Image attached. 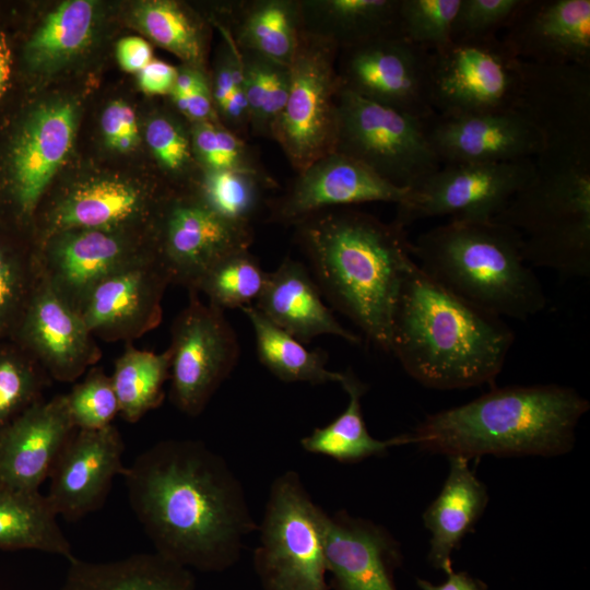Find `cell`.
I'll list each match as a JSON object with an SVG mask.
<instances>
[{
    "label": "cell",
    "instance_id": "cell-1",
    "mask_svg": "<svg viewBox=\"0 0 590 590\" xmlns=\"http://www.w3.org/2000/svg\"><path fill=\"white\" fill-rule=\"evenodd\" d=\"M122 477L154 552L190 570L233 567L246 539L257 532L240 480L201 440H161L141 452Z\"/></svg>",
    "mask_w": 590,
    "mask_h": 590
},
{
    "label": "cell",
    "instance_id": "cell-2",
    "mask_svg": "<svg viewBox=\"0 0 590 590\" xmlns=\"http://www.w3.org/2000/svg\"><path fill=\"white\" fill-rule=\"evenodd\" d=\"M294 225L321 293L390 354L394 312L412 260L404 227L346 206L314 213Z\"/></svg>",
    "mask_w": 590,
    "mask_h": 590
},
{
    "label": "cell",
    "instance_id": "cell-3",
    "mask_svg": "<svg viewBox=\"0 0 590 590\" xmlns=\"http://www.w3.org/2000/svg\"><path fill=\"white\" fill-rule=\"evenodd\" d=\"M515 342L511 328L455 295L413 260L402 282L390 354L418 384L438 390L493 384Z\"/></svg>",
    "mask_w": 590,
    "mask_h": 590
},
{
    "label": "cell",
    "instance_id": "cell-4",
    "mask_svg": "<svg viewBox=\"0 0 590 590\" xmlns=\"http://www.w3.org/2000/svg\"><path fill=\"white\" fill-rule=\"evenodd\" d=\"M590 409L575 389L556 384L508 386L425 417L410 444L468 460L492 455L558 456L571 450Z\"/></svg>",
    "mask_w": 590,
    "mask_h": 590
},
{
    "label": "cell",
    "instance_id": "cell-5",
    "mask_svg": "<svg viewBox=\"0 0 590 590\" xmlns=\"http://www.w3.org/2000/svg\"><path fill=\"white\" fill-rule=\"evenodd\" d=\"M416 264L441 286L500 318L540 314L546 296L523 260L519 235L494 220H449L411 243Z\"/></svg>",
    "mask_w": 590,
    "mask_h": 590
},
{
    "label": "cell",
    "instance_id": "cell-6",
    "mask_svg": "<svg viewBox=\"0 0 590 590\" xmlns=\"http://www.w3.org/2000/svg\"><path fill=\"white\" fill-rule=\"evenodd\" d=\"M534 179L493 220L520 237L531 268L590 276V163L535 158Z\"/></svg>",
    "mask_w": 590,
    "mask_h": 590
},
{
    "label": "cell",
    "instance_id": "cell-7",
    "mask_svg": "<svg viewBox=\"0 0 590 590\" xmlns=\"http://www.w3.org/2000/svg\"><path fill=\"white\" fill-rule=\"evenodd\" d=\"M326 511L295 471L272 482L253 554L264 590H329L323 544Z\"/></svg>",
    "mask_w": 590,
    "mask_h": 590
},
{
    "label": "cell",
    "instance_id": "cell-8",
    "mask_svg": "<svg viewBox=\"0 0 590 590\" xmlns=\"http://www.w3.org/2000/svg\"><path fill=\"white\" fill-rule=\"evenodd\" d=\"M333 152L406 190L416 188L441 166L425 121L342 86L335 99Z\"/></svg>",
    "mask_w": 590,
    "mask_h": 590
},
{
    "label": "cell",
    "instance_id": "cell-9",
    "mask_svg": "<svg viewBox=\"0 0 590 590\" xmlns=\"http://www.w3.org/2000/svg\"><path fill=\"white\" fill-rule=\"evenodd\" d=\"M339 51L331 42L303 31L288 66L287 101L270 138L297 173L333 152Z\"/></svg>",
    "mask_w": 590,
    "mask_h": 590
},
{
    "label": "cell",
    "instance_id": "cell-10",
    "mask_svg": "<svg viewBox=\"0 0 590 590\" xmlns=\"http://www.w3.org/2000/svg\"><path fill=\"white\" fill-rule=\"evenodd\" d=\"M520 60L496 36L430 50L429 94L437 116L512 110Z\"/></svg>",
    "mask_w": 590,
    "mask_h": 590
},
{
    "label": "cell",
    "instance_id": "cell-11",
    "mask_svg": "<svg viewBox=\"0 0 590 590\" xmlns=\"http://www.w3.org/2000/svg\"><path fill=\"white\" fill-rule=\"evenodd\" d=\"M169 399L181 413L200 415L238 363L240 347L224 310L190 291L172 326Z\"/></svg>",
    "mask_w": 590,
    "mask_h": 590
},
{
    "label": "cell",
    "instance_id": "cell-12",
    "mask_svg": "<svg viewBox=\"0 0 590 590\" xmlns=\"http://www.w3.org/2000/svg\"><path fill=\"white\" fill-rule=\"evenodd\" d=\"M514 110L542 135L544 151L538 157L590 163L589 67L520 61Z\"/></svg>",
    "mask_w": 590,
    "mask_h": 590
},
{
    "label": "cell",
    "instance_id": "cell-13",
    "mask_svg": "<svg viewBox=\"0 0 590 590\" xmlns=\"http://www.w3.org/2000/svg\"><path fill=\"white\" fill-rule=\"evenodd\" d=\"M536 175L535 158L499 163L448 164L409 190L394 222L404 227L415 221L493 220Z\"/></svg>",
    "mask_w": 590,
    "mask_h": 590
},
{
    "label": "cell",
    "instance_id": "cell-14",
    "mask_svg": "<svg viewBox=\"0 0 590 590\" xmlns=\"http://www.w3.org/2000/svg\"><path fill=\"white\" fill-rule=\"evenodd\" d=\"M341 86L426 123L435 116L429 94L430 50L390 34L339 51Z\"/></svg>",
    "mask_w": 590,
    "mask_h": 590
},
{
    "label": "cell",
    "instance_id": "cell-15",
    "mask_svg": "<svg viewBox=\"0 0 590 590\" xmlns=\"http://www.w3.org/2000/svg\"><path fill=\"white\" fill-rule=\"evenodd\" d=\"M155 251L170 284L196 291L202 276L224 257L249 249L250 224L225 220L193 194L169 201L152 232Z\"/></svg>",
    "mask_w": 590,
    "mask_h": 590
},
{
    "label": "cell",
    "instance_id": "cell-16",
    "mask_svg": "<svg viewBox=\"0 0 590 590\" xmlns=\"http://www.w3.org/2000/svg\"><path fill=\"white\" fill-rule=\"evenodd\" d=\"M154 250L153 237L86 228L57 233L36 246L40 276L75 311L101 280Z\"/></svg>",
    "mask_w": 590,
    "mask_h": 590
},
{
    "label": "cell",
    "instance_id": "cell-17",
    "mask_svg": "<svg viewBox=\"0 0 590 590\" xmlns=\"http://www.w3.org/2000/svg\"><path fill=\"white\" fill-rule=\"evenodd\" d=\"M170 284L156 251L95 284L78 307L86 328L106 342L131 343L162 321V300Z\"/></svg>",
    "mask_w": 590,
    "mask_h": 590
},
{
    "label": "cell",
    "instance_id": "cell-18",
    "mask_svg": "<svg viewBox=\"0 0 590 590\" xmlns=\"http://www.w3.org/2000/svg\"><path fill=\"white\" fill-rule=\"evenodd\" d=\"M10 340L60 382L75 381L102 357L79 312L40 274Z\"/></svg>",
    "mask_w": 590,
    "mask_h": 590
},
{
    "label": "cell",
    "instance_id": "cell-19",
    "mask_svg": "<svg viewBox=\"0 0 590 590\" xmlns=\"http://www.w3.org/2000/svg\"><path fill=\"white\" fill-rule=\"evenodd\" d=\"M125 444L113 424L101 429H75L49 475L46 495L57 514L79 520L103 507L116 476L123 475Z\"/></svg>",
    "mask_w": 590,
    "mask_h": 590
},
{
    "label": "cell",
    "instance_id": "cell-20",
    "mask_svg": "<svg viewBox=\"0 0 590 590\" xmlns=\"http://www.w3.org/2000/svg\"><path fill=\"white\" fill-rule=\"evenodd\" d=\"M409 190L396 187L361 163L335 152L297 173L291 187L270 202V220L294 224L314 213L365 202L399 205Z\"/></svg>",
    "mask_w": 590,
    "mask_h": 590
},
{
    "label": "cell",
    "instance_id": "cell-21",
    "mask_svg": "<svg viewBox=\"0 0 590 590\" xmlns=\"http://www.w3.org/2000/svg\"><path fill=\"white\" fill-rule=\"evenodd\" d=\"M75 109L60 102L34 110L10 155L9 201L19 222L32 220L52 177L72 146Z\"/></svg>",
    "mask_w": 590,
    "mask_h": 590
},
{
    "label": "cell",
    "instance_id": "cell-22",
    "mask_svg": "<svg viewBox=\"0 0 590 590\" xmlns=\"http://www.w3.org/2000/svg\"><path fill=\"white\" fill-rule=\"evenodd\" d=\"M428 139L441 163L482 164L536 158L544 141L517 110L441 117L427 122Z\"/></svg>",
    "mask_w": 590,
    "mask_h": 590
},
{
    "label": "cell",
    "instance_id": "cell-23",
    "mask_svg": "<svg viewBox=\"0 0 590 590\" xmlns=\"http://www.w3.org/2000/svg\"><path fill=\"white\" fill-rule=\"evenodd\" d=\"M75 430L66 394L40 399L0 427V485L37 492Z\"/></svg>",
    "mask_w": 590,
    "mask_h": 590
},
{
    "label": "cell",
    "instance_id": "cell-24",
    "mask_svg": "<svg viewBox=\"0 0 590 590\" xmlns=\"http://www.w3.org/2000/svg\"><path fill=\"white\" fill-rule=\"evenodd\" d=\"M503 40L520 61L590 64V0H524Z\"/></svg>",
    "mask_w": 590,
    "mask_h": 590
},
{
    "label": "cell",
    "instance_id": "cell-25",
    "mask_svg": "<svg viewBox=\"0 0 590 590\" xmlns=\"http://www.w3.org/2000/svg\"><path fill=\"white\" fill-rule=\"evenodd\" d=\"M323 544L334 590H397L400 545L382 526L343 510L326 512Z\"/></svg>",
    "mask_w": 590,
    "mask_h": 590
},
{
    "label": "cell",
    "instance_id": "cell-26",
    "mask_svg": "<svg viewBox=\"0 0 590 590\" xmlns=\"http://www.w3.org/2000/svg\"><path fill=\"white\" fill-rule=\"evenodd\" d=\"M253 306L275 326L300 341L331 334L359 344L358 334L342 326L324 304L322 293L304 264L286 257L268 273Z\"/></svg>",
    "mask_w": 590,
    "mask_h": 590
},
{
    "label": "cell",
    "instance_id": "cell-27",
    "mask_svg": "<svg viewBox=\"0 0 590 590\" xmlns=\"http://www.w3.org/2000/svg\"><path fill=\"white\" fill-rule=\"evenodd\" d=\"M149 196L120 179H95L64 193L45 216L38 241L70 229L130 231L149 212ZM37 244V245H38Z\"/></svg>",
    "mask_w": 590,
    "mask_h": 590
},
{
    "label": "cell",
    "instance_id": "cell-28",
    "mask_svg": "<svg viewBox=\"0 0 590 590\" xmlns=\"http://www.w3.org/2000/svg\"><path fill=\"white\" fill-rule=\"evenodd\" d=\"M449 461L441 491L423 514L432 533L428 560L447 575L453 571L451 553L472 531L489 500L486 486L475 476L468 459L450 457Z\"/></svg>",
    "mask_w": 590,
    "mask_h": 590
},
{
    "label": "cell",
    "instance_id": "cell-29",
    "mask_svg": "<svg viewBox=\"0 0 590 590\" xmlns=\"http://www.w3.org/2000/svg\"><path fill=\"white\" fill-rule=\"evenodd\" d=\"M217 22L239 51L290 66L303 32L299 0L232 1Z\"/></svg>",
    "mask_w": 590,
    "mask_h": 590
},
{
    "label": "cell",
    "instance_id": "cell-30",
    "mask_svg": "<svg viewBox=\"0 0 590 590\" xmlns=\"http://www.w3.org/2000/svg\"><path fill=\"white\" fill-rule=\"evenodd\" d=\"M68 562L61 590H196L190 569L156 552L102 563Z\"/></svg>",
    "mask_w": 590,
    "mask_h": 590
},
{
    "label": "cell",
    "instance_id": "cell-31",
    "mask_svg": "<svg viewBox=\"0 0 590 590\" xmlns=\"http://www.w3.org/2000/svg\"><path fill=\"white\" fill-rule=\"evenodd\" d=\"M303 31L339 50L400 34V0H299Z\"/></svg>",
    "mask_w": 590,
    "mask_h": 590
},
{
    "label": "cell",
    "instance_id": "cell-32",
    "mask_svg": "<svg viewBox=\"0 0 590 590\" xmlns=\"http://www.w3.org/2000/svg\"><path fill=\"white\" fill-rule=\"evenodd\" d=\"M47 497L0 485V550H35L73 558Z\"/></svg>",
    "mask_w": 590,
    "mask_h": 590
},
{
    "label": "cell",
    "instance_id": "cell-33",
    "mask_svg": "<svg viewBox=\"0 0 590 590\" xmlns=\"http://www.w3.org/2000/svg\"><path fill=\"white\" fill-rule=\"evenodd\" d=\"M342 388L349 394L345 410L331 423L315 428L300 439V446L305 451L326 456L339 462L354 463L382 455L392 447L410 444L409 434L384 440L376 439L369 434L361 405V399L367 388L352 371Z\"/></svg>",
    "mask_w": 590,
    "mask_h": 590
},
{
    "label": "cell",
    "instance_id": "cell-34",
    "mask_svg": "<svg viewBox=\"0 0 590 590\" xmlns=\"http://www.w3.org/2000/svg\"><path fill=\"white\" fill-rule=\"evenodd\" d=\"M256 339L260 363L284 382L322 385L346 381L350 371H332L326 367L327 354L321 350L309 351L304 343L275 326L253 305L241 307Z\"/></svg>",
    "mask_w": 590,
    "mask_h": 590
},
{
    "label": "cell",
    "instance_id": "cell-35",
    "mask_svg": "<svg viewBox=\"0 0 590 590\" xmlns=\"http://www.w3.org/2000/svg\"><path fill=\"white\" fill-rule=\"evenodd\" d=\"M170 374V351L155 353L127 343L116 359L110 376L119 414L129 422L140 421L158 408L165 398L164 386Z\"/></svg>",
    "mask_w": 590,
    "mask_h": 590
},
{
    "label": "cell",
    "instance_id": "cell-36",
    "mask_svg": "<svg viewBox=\"0 0 590 590\" xmlns=\"http://www.w3.org/2000/svg\"><path fill=\"white\" fill-rule=\"evenodd\" d=\"M95 22V3L69 0L50 12L30 38L25 57L38 71L57 69L87 45Z\"/></svg>",
    "mask_w": 590,
    "mask_h": 590
},
{
    "label": "cell",
    "instance_id": "cell-37",
    "mask_svg": "<svg viewBox=\"0 0 590 590\" xmlns=\"http://www.w3.org/2000/svg\"><path fill=\"white\" fill-rule=\"evenodd\" d=\"M132 15L139 30L156 45L177 56L186 66L203 70V30L199 20L181 3L142 1Z\"/></svg>",
    "mask_w": 590,
    "mask_h": 590
},
{
    "label": "cell",
    "instance_id": "cell-38",
    "mask_svg": "<svg viewBox=\"0 0 590 590\" xmlns=\"http://www.w3.org/2000/svg\"><path fill=\"white\" fill-rule=\"evenodd\" d=\"M274 185L266 172L206 170L201 173L193 196L221 217L251 225L263 190Z\"/></svg>",
    "mask_w": 590,
    "mask_h": 590
},
{
    "label": "cell",
    "instance_id": "cell-39",
    "mask_svg": "<svg viewBox=\"0 0 590 590\" xmlns=\"http://www.w3.org/2000/svg\"><path fill=\"white\" fill-rule=\"evenodd\" d=\"M239 55L249 128L258 135L270 137L287 101L290 68L250 52L239 51Z\"/></svg>",
    "mask_w": 590,
    "mask_h": 590
},
{
    "label": "cell",
    "instance_id": "cell-40",
    "mask_svg": "<svg viewBox=\"0 0 590 590\" xmlns=\"http://www.w3.org/2000/svg\"><path fill=\"white\" fill-rule=\"evenodd\" d=\"M268 272L249 249L231 253L217 261L200 280L196 291L213 306L225 309L252 305L261 294Z\"/></svg>",
    "mask_w": 590,
    "mask_h": 590
},
{
    "label": "cell",
    "instance_id": "cell-41",
    "mask_svg": "<svg viewBox=\"0 0 590 590\" xmlns=\"http://www.w3.org/2000/svg\"><path fill=\"white\" fill-rule=\"evenodd\" d=\"M38 276L36 246L0 235V344L11 339Z\"/></svg>",
    "mask_w": 590,
    "mask_h": 590
},
{
    "label": "cell",
    "instance_id": "cell-42",
    "mask_svg": "<svg viewBox=\"0 0 590 590\" xmlns=\"http://www.w3.org/2000/svg\"><path fill=\"white\" fill-rule=\"evenodd\" d=\"M50 378L17 344H0V427L43 399Z\"/></svg>",
    "mask_w": 590,
    "mask_h": 590
},
{
    "label": "cell",
    "instance_id": "cell-43",
    "mask_svg": "<svg viewBox=\"0 0 590 590\" xmlns=\"http://www.w3.org/2000/svg\"><path fill=\"white\" fill-rule=\"evenodd\" d=\"M461 0H400L399 32L427 50L452 43V27Z\"/></svg>",
    "mask_w": 590,
    "mask_h": 590
},
{
    "label": "cell",
    "instance_id": "cell-44",
    "mask_svg": "<svg viewBox=\"0 0 590 590\" xmlns=\"http://www.w3.org/2000/svg\"><path fill=\"white\" fill-rule=\"evenodd\" d=\"M192 148L202 172L245 170L262 173L244 139L220 121L193 122Z\"/></svg>",
    "mask_w": 590,
    "mask_h": 590
},
{
    "label": "cell",
    "instance_id": "cell-45",
    "mask_svg": "<svg viewBox=\"0 0 590 590\" xmlns=\"http://www.w3.org/2000/svg\"><path fill=\"white\" fill-rule=\"evenodd\" d=\"M66 399L75 429L107 427L119 414L110 376L101 367L90 368L85 378L66 394Z\"/></svg>",
    "mask_w": 590,
    "mask_h": 590
},
{
    "label": "cell",
    "instance_id": "cell-46",
    "mask_svg": "<svg viewBox=\"0 0 590 590\" xmlns=\"http://www.w3.org/2000/svg\"><path fill=\"white\" fill-rule=\"evenodd\" d=\"M145 140L156 161L172 175L182 174L197 162L191 129L188 133L173 117L153 116L145 127Z\"/></svg>",
    "mask_w": 590,
    "mask_h": 590
},
{
    "label": "cell",
    "instance_id": "cell-47",
    "mask_svg": "<svg viewBox=\"0 0 590 590\" xmlns=\"http://www.w3.org/2000/svg\"><path fill=\"white\" fill-rule=\"evenodd\" d=\"M523 0H461L452 27V43L495 36Z\"/></svg>",
    "mask_w": 590,
    "mask_h": 590
},
{
    "label": "cell",
    "instance_id": "cell-48",
    "mask_svg": "<svg viewBox=\"0 0 590 590\" xmlns=\"http://www.w3.org/2000/svg\"><path fill=\"white\" fill-rule=\"evenodd\" d=\"M101 127L107 145L114 150L128 152L139 143L135 113L122 101H115L105 108Z\"/></svg>",
    "mask_w": 590,
    "mask_h": 590
},
{
    "label": "cell",
    "instance_id": "cell-49",
    "mask_svg": "<svg viewBox=\"0 0 590 590\" xmlns=\"http://www.w3.org/2000/svg\"><path fill=\"white\" fill-rule=\"evenodd\" d=\"M178 69L174 66L157 59H152L140 72L138 82L140 88L150 95H169Z\"/></svg>",
    "mask_w": 590,
    "mask_h": 590
},
{
    "label": "cell",
    "instance_id": "cell-50",
    "mask_svg": "<svg viewBox=\"0 0 590 590\" xmlns=\"http://www.w3.org/2000/svg\"><path fill=\"white\" fill-rule=\"evenodd\" d=\"M116 56L125 71L138 73L153 59V51L145 39L128 36L118 42Z\"/></svg>",
    "mask_w": 590,
    "mask_h": 590
},
{
    "label": "cell",
    "instance_id": "cell-51",
    "mask_svg": "<svg viewBox=\"0 0 590 590\" xmlns=\"http://www.w3.org/2000/svg\"><path fill=\"white\" fill-rule=\"evenodd\" d=\"M193 122L219 121L211 93L210 81L202 74L196 87L188 95L187 109L184 115Z\"/></svg>",
    "mask_w": 590,
    "mask_h": 590
},
{
    "label": "cell",
    "instance_id": "cell-52",
    "mask_svg": "<svg viewBox=\"0 0 590 590\" xmlns=\"http://www.w3.org/2000/svg\"><path fill=\"white\" fill-rule=\"evenodd\" d=\"M417 587L420 590H484L480 581L463 571L450 573L448 579L440 585L417 579Z\"/></svg>",
    "mask_w": 590,
    "mask_h": 590
},
{
    "label": "cell",
    "instance_id": "cell-53",
    "mask_svg": "<svg viewBox=\"0 0 590 590\" xmlns=\"http://www.w3.org/2000/svg\"><path fill=\"white\" fill-rule=\"evenodd\" d=\"M12 72V59L9 46L0 35V98L5 93Z\"/></svg>",
    "mask_w": 590,
    "mask_h": 590
}]
</instances>
